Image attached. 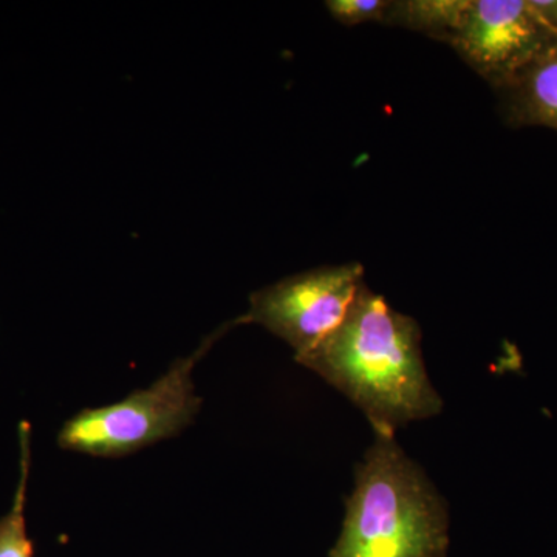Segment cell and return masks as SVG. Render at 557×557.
Segmentation results:
<instances>
[{
	"mask_svg": "<svg viewBox=\"0 0 557 557\" xmlns=\"http://www.w3.org/2000/svg\"><path fill=\"white\" fill-rule=\"evenodd\" d=\"M296 361L343 392L373 432L394 434L443 408L424 366L420 325L368 285L339 327Z\"/></svg>",
	"mask_w": 557,
	"mask_h": 557,
	"instance_id": "cell-1",
	"label": "cell"
},
{
	"mask_svg": "<svg viewBox=\"0 0 557 557\" xmlns=\"http://www.w3.org/2000/svg\"><path fill=\"white\" fill-rule=\"evenodd\" d=\"M373 434L330 557H448L445 502L394 434Z\"/></svg>",
	"mask_w": 557,
	"mask_h": 557,
	"instance_id": "cell-2",
	"label": "cell"
},
{
	"mask_svg": "<svg viewBox=\"0 0 557 557\" xmlns=\"http://www.w3.org/2000/svg\"><path fill=\"white\" fill-rule=\"evenodd\" d=\"M233 325H240V319L211 333L196 351L178 358L152 386L134 392L123 401L81 410L65 421L58 445L87 456L116 458L178 435L196 420L201 408L194 369Z\"/></svg>",
	"mask_w": 557,
	"mask_h": 557,
	"instance_id": "cell-3",
	"label": "cell"
},
{
	"mask_svg": "<svg viewBox=\"0 0 557 557\" xmlns=\"http://www.w3.org/2000/svg\"><path fill=\"white\" fill-rule=\"evenodd\" d=\"M364 285V269L358 262L304 271L252 293L240 324L262 325L292 346L298 358L339 327Z\"/></svg>",
	"mask_w": 557,
	"mask_h": 557,
	"instance_id": "cell-4",
	"label": "cell"
},
{
	"mask_svg": "<svg viewBox=\"0 0 557 557\" xmlns=\"http://www.w3.org/2000/svg\"><path fill=\"white\" fill-rule=\"evenodd\" d=\"M448 46L496 90L557 49V35L531 0H469Z\"/></svg>",
	"mask_w": 557,
	"mask_h": 557,
	"instance_id": "cell-5",
	"label": "cell"
},
{
	"mask_svg": "<svg viewBox=\"0 0 557 557\" xmlns=\"http://www.w3.org/2000/svg\"><path fill=\"white\" fill-rule=\"evenodd\" d=\"M494 91L509 126L557 132V49Z\"/></svg>",
	"mask_w": 557,
	"mask_h": 557,
	"instance_id": "cell-6",
	"label": "cell"
},
{
	"mask_svg": "<svg viewBox=\"0 0 557 557\" xmlns=\"http://www.w3.org/2000/svg\"><path fill=\"white\" fill-rule=\"evenodd\" d=\"M469 0H391L384 24L448 44L460 27Z\"/></svg>",
	"mask_w": 557,
	"mask_h": 557,
	"instance_id": "cell-7",
	"label": "cell"
},
{
	"mask_svg": "<svg viewBox=\"0 0 557 557\" xmlns=\"http://www.w3.org/2000/svg\"><path fill=\"white\" fill-rule=\"evenodd\" d=\"M20 482L14 493L13 507L0 519V557H35V544L27 533V485L32 463V426L21 421L20 429Z\"/></svg>",
	"mask_w": 557,
	"mask_h": 557,
	"instance_id": "cell-8",
	"label": "cell"
},
{
	"mask_svg": "<svg viewBox=\"0 0 557 557\" xmlns=\"http://www.w3.org/2000/svg\"><path fill=\"white\" fill-rule=\"evenodd\" d=\"M388 7H391V0H329L325 2L330 16L347 27L368 24V22L384 24Z\"/></svg>",
	"mask_w": 557,
	"mask_h": 557,
	"instance_id": "cell-9",
	"label": "cell"
},
{
	"mask_svg": "<svg viewBox=\"0 0 557 557\" xmlns=\"http://www.w3.org/2000/svg\"><path fill=\"white\" fill-rule=\"evenodd\" d=\"M531 3L557 35V0H531Z\"/></svg>",
	"mask_w": 557,
	"mask_h": 557,
	"instance_id": "cell-10",
	"label": "cell"
}]
</instances>
